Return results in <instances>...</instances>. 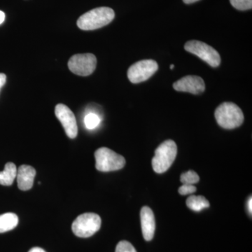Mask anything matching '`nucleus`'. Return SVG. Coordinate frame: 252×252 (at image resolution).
<instances>
[{"label":"nucleus","instance_id":"ddd939ff","mask_svg":"<svg viewBox=\"0 0 252 252\" xmlns=\"http://www.w3.org/2000/svg\"><path fill=\"white\" fill-rule=\"evenodd\" d=\"M17 175V167L13 162H7L3 171L0 172V185L11 186Z\"/></svg>","mask_w":252,"mask_h":252},{"label":"nucleus","instance_id":"f03ea898","mask_svg":"<svg viewBox=\"0 0 252 252\" xmlns=\"http://www.w3.org/2000/svg\"><path fill=\"white\" fill-rule=\"evenodd\" d=\"M215 119L220 127L234 129L243 124L244 114L241 109L233 102H223L215 110Z\"/></svg>","mask_w":252,"mask_h":252},{"label":"nucleus","instance_id":"39448f33","mask_svg":"<svg viewBox=\"0 0 252 252\" xmlns=\"http://www.w3.org/2000/svg\"><path fill=\"white\" fill-rule=\"evenodd\" d=\"M100 217L97 214L84 213L74 220L72 229L74 235L79 238H89L97 233L101 227Z\"/></svg>","mask_w":252,"mask_h":252},{"label":"nucleus","instance_id":"5701e85b","mask_svg":"<svg viewBox=\"0 0 252 252\" xmlns=\"http://www.w3.org/2000/svg\"><path fill=\"white\" fill-rule=\"evenodd\" d=\"M5 20V14L3 11H0V25L2 24Z\"/></svg>","mask_w":252,"mask_h":252},{"label":"nucleus","instance_id":"1a4fd4ad","mask_svg":"<svg viewBox=\"0 0 252 252\" xmlns=\"http://www.w3.org/2000/svg\"><path fill=\"white\" fill-rule=\"evenodd\" d=\"M55 114L68 137L70 139L75 138L78 134V126L74 113L64 104H59L55 109Z\"/></svg>","mask_w":252,"mask_h":252},{"label":"nucleus","instance_id":"4468645a","mask_svg":"<svg viewBox=\"0 0 252 252\" xmlns=\"http://www.w3.org/2000/svg\"><path fill=\"white\" fill-rule=\"evenodd\" d=\"M18 223V217L16 214L5 213L0 215V233L14 229Z\"/></svg>","mask_w":252,"mask_h":252},{"label":"nucleus","instance_id":"6e6552de","mask_svg":"<svg viewBox=\"0 0 252 252\" xmlns=\"http://www.w3.org/2000/svg\"><path fill=\"white\" fill-rule=\"evenodd\" d=\"M96 65L97 59L91 54L74 55L68 62V67L71 72L82 77L93 74Z\"/></svg>","mask_w":252,"mask_h":252},{"label":"nucleus","instance_id":"9b49d317","mask_svg":"<svg viewBox=\"0 0 252 252\" xmlns=\"http://www.w3.org/2000/svg\"><path fill=\"white\" fill-rule=\"evenodd\" d=\"M141 225L144 240L150 241L155 233L156 222L154 212L149 207H143L140 212Z\"/></svg>","mask_w":252,"mask_h":252},{"label":"nucleus","instance_id":"6ab92c4d","mask_svg":"<svg viewBox=\"0 0 252 252\" xmlns=\"http://www.w3.org/2000/svg\"><path fill=\"white\" fill-rule=\"evenodd\" d=\"M116 252H137V251L132 246V244L126 241V240H123L118 243Z\"/></svg>","mask_w":252,"mask_h":252},{"label":"nucleus","instance_id":"0eeeda50","mask_svg":"<svg viewBox=\"0 0 252 252\" xmlns=\"http://www.w3.org/2000/svg\"><path fill=\"white\" fill-rule=\"evenodd\" d=\"M158 69L153 60H143L131 65L127 70V77L132 84H139L152 77Z\"/></svg>","mask_w":252,"mask_h":252},{"label":"nucleus","instance_id":"f257e3e1","mask_svg":"<svg viewBox=\"0 0 252 252\" xmlns=\"http://www.w3.org/2000/svg\"><path fill=\"white\" fill-rule=\"evenodd\" d=\"M115 17L114 10L99 7L82 15L77 21V26L83 31H94L109 24Z\"/></svg>","mask_w":252,"mask_h":252},{"label":"nucleus","instance_id":"412c9836","mask_svg":"<svg viewBox=\"0 0 252 252\" xmlns=\"http://www.w3.org/2000/svg\"><path fill=\"white\" fill-rule=\"evenodd\" d=\"M6 76L3 73H0V89L6 84Z\"/></svg>","mask_w":252,"mask_h":252},{"label":"nucleus","instance_id":"423d86ee","mask_svg":"<svg viewBox=\"0 0 252 252\" xmlns=\"http://www.w3.org/2000/svg\"><path fill=\"white\" fill-rule=\"evenodd\" d=\"M187 52L198 56L212 67H217L220 63V55L218 52L205 43L197 40L187 41L185 45Z\"/></svg>","mask_w":252,"mask_h":252},{"label":"nucleus","instance_id":"2eb2a0df","mask_svg":"<svg viewBox=\"0 0 252 252\" xmlns=\"http://www.w3.org/2000/svg\"><path fill=\"white\" fill-rule=\"evenodd\" d=\"M187 205L193 211L200 212L210 207V203L203 195H191L187 199Z\"/></svg>","mask_w":252,"mask_h":252},{"label":"nucleus","instance_id":"4be33fe9","mask_svg":"<svg viewBox=\"0 0 252 252\" xmlns=\"http://www.w3.org/2000/svg\"><path fill=\"white\" fill-rule=\"evenodd\" d=\"M28 252H46L43 249L40 248H32Z\"/></svg>","mask_w":252,"mask_h":252},{"label":"nucleus","instance_id":"393cba45","mask_svg":"<svg viewBox=\"0 0 252 252\" xmlns=\"http://www.w3.org/2000/svg\"><path fill=\"white\" fill-rule=\"evenodd\" d=\"M198 1L199 0H183L184 2L187 4H192V3L196 2Z\"/></svg>","mask_w":252,"mask_h":252},{"label":"nucleus","instance_id":"f8f14e48","mask_svg":"<svg viewBox=\"0 0 252 252\" xmlns=\"http://www.w3.org/2000/svg\"><path fill=\"white\" fill-rule=\"evenodd\" d=\"M35 176L36 170L34 167L26 165L20 166L16 175L18 188L22 190H30L34 184Z\"/></svg>","mask_w":252,"mask_h":252},{"label":"nucleus","instance_id":"b1692460","mask_svg":"<svg viewBox=\"0 0 252 252\" xmlns=\"http://www.w3.org/2000/svg\"><path fill=\"white\" fill-rule=\"evenodd\" d=\"M252 197H250V198L249 199V201H248V210H249V212H250V215H252Z\"/></svg>","mask_w":252,"mask_h":252},{"label":"nucleus","instance_id":"a211bd4d","mask_svg":"<svg viewBox=\"0 0 252 252\" xmlns=\"http://www.w3.org/2000/svg\"><path fill=\"white\" fill-rule=\"evenodd\" d=\"M230 2L233 7L240 11H246L252 8V0H230Z\"/></svg>","mask_w":252,"mask_h":252},{"label":"nucleus","instance_id":"a878e982","mask_svg":"<svg viewBox=\"0 0 252 252\" xmlns=\"http://www.w3.org/2000/svg\"><path fill=\"white\" fill-rule=\"evenodd\" d=\"M174 67H175V66H174V64H172V65H170V69H173Z\"/></svg>","mask_w":252,"mask_h":252},{"label":"nucleus","instance_id":"aec40b11","mask_svg":"<svg viewBox=\"0 0 252 252\" xmlns=\"http://www.w3.org/2000/svg\"><path fill=\"white\" fill-rule=\"evenodd\" d=\"M196 191V187L191 185H184L179 189V193L182 195H189L195 193Z\"/></svg>","mask_w":252,"mask_h":252},{"label":"nucleus","instance_id":"7ed1b4c3","mask_svg":"<svg viewBox=\"0 0 252 252\" xmlns=\"http://www.w3.org/2000/svg\"><path fill=\"white\" fill-rule=\"evenodd\" d=\"M177 154V144L173 140H168L162 142L155 151L152 159V167L157 173L166 172L175 161Z\"/></svg>","mask_w":252,"mask_h":252},{"label":"nucleus","instance_id":"9d476101","mask_svg":"<svg viewBox=\"0 0 252 252\" xmlns=\"http://www.w3.org/2000/svg\"><path fill=\"white\" fill-rule=\"evenodd\" d=\"M175 91L187 92L198 94L205 90V84L203 79L198 76H187L176 81L173 84Z\"/></svg>","mask_w":252,"mask_h":252},{"label":"nucleus","instance_id":"20e7f679","mask_svg":"<svg viewBox=\"0 0 252 252\" xmlns=\"http://www.w3.org/2000/svg\"><path fill=\"white\" fill-rule=\"evenodd\" d=\"M96 169L100 172H112L121 170L125 166L124 157L107 147H102L94 153Z\"/></svg>","mask_w":252,"mask_h":252},{"label":"nucleus","instance_id":"dca6fc26","mask_svg":"<svg viewBox=\"0 0 252 252\" xmlns=\"http://www.w3.org/2000/svg\"><path fill=\"white\" fill-rule=\"evenodd\" d=\"M101 119L97 114L94 113H89L84 119V124L86 128L94 130L100 124Z\"/></svg>","mask_w":252,"mask_h":252},{"label":"nucleus","instance_id":"f3484780","mask_svg":"<svg viewBox=\"0 0 252 252\" xmlns=\"http://www.w3.org/2000/svg\"><path fill=\"white\" fill-rule=\"evenodd\" d=\"M180 180L183 185H193L198 183L200 180V177L196 172L190 170V171L182 174L180 177Z\"/></svg>","mask_w":252,"mask_h":252}]
</instances>
